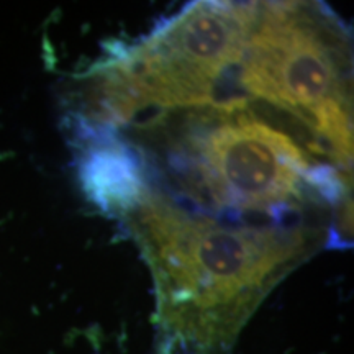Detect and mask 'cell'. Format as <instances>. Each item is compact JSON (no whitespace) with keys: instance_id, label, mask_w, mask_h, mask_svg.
Instances as JSON below:
<instances>
[{"instance_id":"cell-1","label":"cell","mask_w":354,"mask_h":354,"mask_svg":"<svg viewBox=\"0 0 354 354\" xmlns=\"http://www.w3.org/2000/svg\"><path fill=\"white\" fill-rule=\"evenodd\" d=\"M156 286L158 354H225L307 254L304 228L189 214L146 190L127 215Z\"/></svg>"},{"instance_id":"cell-2","label":"cell","mask_w":354,"mask_h":354,"mask_svg":"<svg viewBox=\"0 0 354 354\" xmlns=\"http://www.w3.org/2000/svg\"><path fill=\"white\" fill-rule=\"evenodd\" d=\"M166 162L184 189L169 201L189 214H279L305 198L328 203L310 180L317 162L310 166L289 135L246 109L197 113L169 145Z\"/></svg>"},{"instance_id":"cell-3","label":"cell","mask_w":354,"mask_h":354,"mask_svg":"<svg viewBox=\"0 0 354 354\" xmlns=\"http://www.w3.org/2000/svg\"><path fill=\"white\" fill-rule=\"evenodd\" d=\"M346 44L335 20L315 17L307 3H259L246 43L241 86L289 112L338 165H351V118L348 110Z\"/></svg>"},{"instance_id":"cell-4","label":"cell","mask_w":354,"mask_h":354,"mask_svg":"<svg viewBox=\"0 0 354 354\" xmlns=\"http://www.w3.org/2000/svg\"><path fill=\"white\" fill-rule=\"evenodd\" d=\"M76 138L81 141L79 177L82 189L100 210L127 216L148 190L145 162L138 149L115 138L110 125L81 117Z\"/></svg>"}]
</instances>
